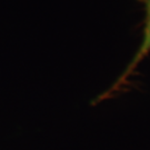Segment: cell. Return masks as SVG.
<instances>
[{"instance_id": "6da1fadb", "label": "cell", "mask_w": 150, "mask_h": 150, "mask_svg": "<svg viewBox=\"0 0 150 150\" xmlns=\"http://www.w3.org/2000/svg\"><path fill=\"white\" fill-rule=\"evenodd\" d=\"M140 4H142L145 7V20H144V30H142V37L141 42L137 52L134 54L131 61L123 70V72L119 76V78L112 83V86L105 91L103 93L99 95L96 98L93 103L108 100L109 98L119 95L123 89H126L129 85V81L131 77L137 71L140 64L149 56L150 54V0H138Z\"/></svg>"}]
</instances>
